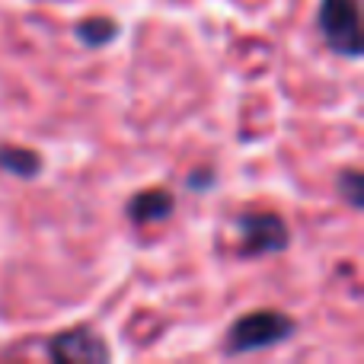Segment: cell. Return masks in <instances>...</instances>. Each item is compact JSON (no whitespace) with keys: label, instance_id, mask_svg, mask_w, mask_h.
<instances>
[{"label":"cell","instance_id":"6da1fadb","mask_svg":"<svg viewBox=\"0 0 364 364\" xmlns=\"http://www.w3.org/2000/svg\"><path fill=\"white\" fill-rule=\"evenodd\" d=\"M323 32H326L329 45L339 48L342 55H358L361 38H358V6L355 0H326L320 13Z\"/></svg>","mask_w":364,"mask_h":364},{"label":"cell","instance_id":"7a4b0ae2","mask_svg":"<svg viewBox=\"0 0 364 364\" xmlns=\"http://www.w3.org/2000/svg\"><path fill=\"white\" fill-rule=\"evenodd\" d=\"M291 329L288 320H282L278 314H252L233 329V348L246 352V348H262L278 342Z\"/></svg>","mask_w":364,"mask_h":364},{"label":"cell","instance_id":"3957f363","mask_svg":"<svg viewBox=\"0 0 364 364\" xmlns=\"http://www.w3.org/2000/svg\"><path fill=\"white\" fill-rule=\"evenodd\" d=\"M55 355L58 358H70V361H80V358H102V348H100V342L93 339V336H87V333H74V336H64V339H58V346H55Z\"/></svg>","mask_w":364,"mask_h":364}]
</instances>
